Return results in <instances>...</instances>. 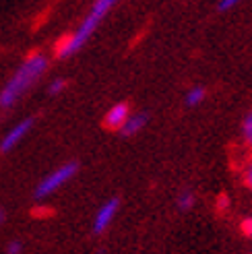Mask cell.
<instances>
[{
  "label": "cell",
  "instance_id": "cell-1",
  "mask_svg": "<svg viewBox=\"0 0 252 254\" xmlns=\"http://www.w3.org/2000/svg\"><path fill=\"white\" fill-rule=\"evenodd\" d=\"M48 66V60L42 54H31L27 60L21 64V68L8 79L4 85L2 93H0V108H10L15 101L27 91V89L42 77Z\"/></svg>",
  "mask_w": 252,
  "mask_h": 254
},
{
  "label": "cell",
  "instance_id": "cell-2",
  "mask_svg": "<svg viewBox=\"0 0 252 254\" xmlns=\"http://www.w3.org/2000/svg\"><path fill=\"white\" fill-rule=\"evenodd\" d=\"M114 2H116V0H97V2L93 4V8H91V12L87 15V19L81 23V27L74 31L72 35L64 37V40L58 44V48H56L58 58H66V56H70V54L77 52V50H79L87 40H89V35L95 31V27L99 25V21H102V19L108 15V10L114 6Z\"/></svg>",
  "mask_w": 252,
  "mask_h": 254
},
{
  "label": "cell",
  "instance_id": "cell-3",
  "mask_svg": "<svg viewBox=\"0 0 252 254\" xmlns=\"http://www.w3.org/2000/svg\"><path fill=\"white\" fill-rule=\"evenodd\" d=\"M74 174H77V163H66V166L58 168L56 172H52L50 176H46L44 180L40 182V186H37V190H35V196H37V198H44V196H48V194L56 192V190H58L62 184H66Z\"/></svg>",
  "mask_w": 252,
  "mask_h": 254
},
{
  "label": "cell",
  "instance_id": "cell-4",
  "mask_svg": "<svg viewBox=\"0 0 252 254\" xmlns=\"http://www.w3.org/2000/svg\"><path fill=\"white\" fill-rule=\"evenodd\" d=\"M116 211H118V198L108 200L106 205L97 211V217H95V223H93V232H95V234L106 232V230H108V225L112 223V219H114Z\"/></svg>",
  "mask_w": 252,
  "mask_h": 254
},
{
  "label": "cell",
  "instance_id": "cell-5",
  "mask_svg": "<svg viewBox=\"0 0 252 254\" xmlns=\"http://www.w3.org/2000/svg\"><path fill=\"white\" fill-rule=\"evenodd\" d=\"M31 126H33V120H23V122H19L15 128H12V130L2 138V143H0V149H2V151H10V149L15 147V145L21 141V138L25 136V134L29 132Z\"/></svg>",
  "mask_w": 252,
  "mask_h": 254
},
{
  "label": "cell",
  "instance_id": "cell-6",
  "mask_svg": "<svg viewBox=\"0 0 252 254\" xmlns=\"http://www.w3.org/2000/svg\"><path fill=\"white\" fill-rule=\"evenodd\" d=\"M128 116H130L128 106H126V104H118V106H114V108H112V110L106 114V120H104V124L108 126V128L116 130V128H122L124 122L128 120Z\"/></svg>",
  "mask_w": 252,
  "mask_h": 254
},
{
  "label": "cell",
  "instance_id": "cell-7",
  "mask_svg": "<svg viewBox=\"0 0 252 254\" xmlns=\"http://www.w3.org/2000/svg\"><path fill=\"white\" fill-rule=\"evenodd\" d=\"M145 124H147V116H145V114H138V116H128V120L124 122V126H122L120 130L126 136H130V134H136Z\"/></svg>",
  "mask_w": 252,
  "mask_h": 254
},
{
  "label": "cell",
  "instance_id": "cell-8",
  "mask_svg": "<svg viewBox=\"0 0 252 254\" xmlns=\"http://www.w3.org/2000/svg\"><path fill=\"white\" fill-rule=\"evenodd\" d=\"M203 97H205V89L194 87V89H190V91H188L186 104H188V106H196V104H200V101H203Z\"/></svg>",
  "mask_w": 252,
  "mask_h": 254
},
{
  "label": "cell",
  "instance_id": "cell-9",
  "mask_svg": "<svg viewBox=\"0 0 252 254\" xmlns=\"http://www.w3.org/2000/svg\"><path fill=\"white\" fill-rule=\"evenodd\" d=\"M242 134H244V141L248 143V147H252V112L244 118L242 124Z\"/></svg>",
  "mask_w": 252,
  "mask_h": 254
},
{
  "label": "cell",
  "instance_id": "cell-10",
  "mask_svg": "<svg viewBox=\"0 0 252 254\" xmlns=\"http://www.w3.org/2000/svg\"><path fill=\"white\" fill-rule=\"evenodd\" d=\"M192 202H194L192 194H190V192H184V194L180 196V209H190Z\"/></svg>",
  "mask_w": 252,
  "mask_h": 254
},
{
  "label": "cell",
  "instance_id": "cell-11",
  "mask_svg": "<svg viewBox=\"0 0 252 254\" xmlns=\"http://www.w3.org/2000/svg\"><path fill=\"white\" fill-rule=\"evenodd\" d=\"M21 250H23L21 242H8L6 246V254H21Z\"/></svg>",
  "mask_w": 252,
  "mask_h": 254
},
{
  "label": "cell",
  "instance_id": "cell-12",
  "mask_svg": "<svg viewBox=\"0 0 252 254\" xmlns=\"http://www.w3.org/2000/svg\"><path fill=\"white\" fill-rule=\"evenodd\" d=\"M244 180H246V186L252 190V161L246 166V170H244Z\"/></svg>",
  "mask_w": 252,
  "mask_h": 254
},
{
  "label": "cell",
  "instance_id": "cell-13",
  "mask_svg": "<svg viewBox=\"0 0 252 254\" xmlns=\"http://www.w3.org/2000/svg\"><path fill=\"white\" fill-rule=\"evenodd\" d=\"M238 2H240V0H221V2H219V10H228L234 4H238Z\"/></svg>",
  "mask_w": 252,
  "mask_h": 254
},
{
  "label": "cell",
  "instance_id": "cell-14",
  "mask_svg": "<svg viewBox=\"0 0 252 254\" xmlns=\"http://www.w3.org/2000/svg\"><path fill=\"white\" fill-rule=\"evenodd\" d=\"M242 234L252 236V219H244L242 221Z\"/></svg>",
  "mask_w": 252,
  "mask_h": 254
},
{
  "label": "cell",
  "instance_id": "cell-15",
  "mask_svg": "<svg viewBox=\"0 0 252 254\" xmlns=\"http://www.w3.org/2000/svg\"><path fill=\"white\" fill-rule=\"evenodd\" d=\"M62 87H64V81H60V79L54 81L52 87H50V93H60V91H62Z\"/></svg>",
  "mask_w": 252,
  "mask_h": 254
},
{
  "label": "cell",
  "instance_id": "cell-16",
  "mask_svg": "<svg viewBox=\"0 0 252 254\" xmlns=\"http://www.w3.org/2000/svg\"><path fill=\"white\" fill-rule=\"evenodd\" d=\"M228 205V196H219V207H225Z\"/></svg>",
  "mask_w": 252,
  "mask_h": 254
},
{
  "label": "cell",
  "instance_id": "cell-17",
  "mask_svg": "<svg viewBox=\"0 0 252 254\" xmlns=\"http://www.w3.org/2000/svg\"><path fill=\"white\" fill-rule=\"evenodd\" d=\"M2 221H4V213H2V211H0V223H2Z\"/></svg>",
  "mask_w": 252,
  "mask_h": 254
}]
</instances>
